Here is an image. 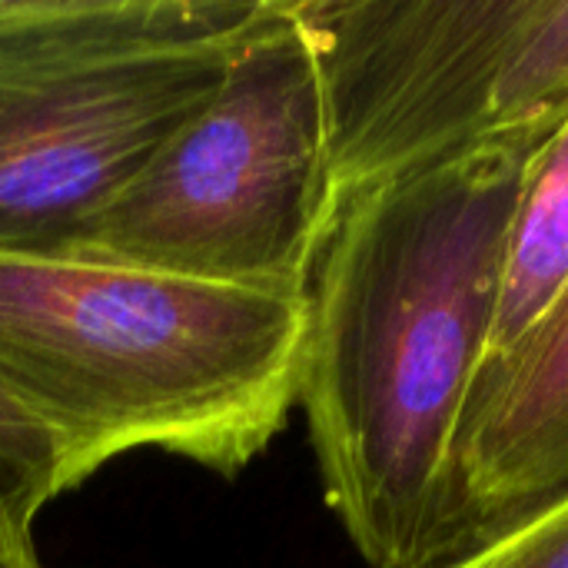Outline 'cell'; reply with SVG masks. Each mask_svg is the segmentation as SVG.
<instances>
[{
	"mask_svg": "<svg viewBox=\"0 0 568 568\" xmlns=\"http://www.w3.org/2000/svg\"><path fill=\"white\" fill-rule=\"evenodd\" d=\"M0 568H43L37 562L30 532L27 536H13L7 542H0Z\"/></svg>",
	"mask_w": 568,
	"mask_h": 568,
	"instance_id": "10",
	"label": "cell"
},
{
	"mask_svg": "<svg viewBox=\"0 0 568 568\" xmlns=\"http://www.w3.org/2000/svg\"><path fill=\"white\" fill-rule=\"evenodd\" d=\"M559 120L343 206L300 379L323 493L369 568H433L456 433L499 313L526 170Z\"/></svg>",
	"mask_w": 568,
	"mask_h": 568,
	"instance_id": "1",
	"label": "cell"
},
{
	"mask_svg": "<svg viewBox=\"0 0 568 568\" xmlns=\"http://www.w3.org/2000/svg\"><path fill=\"white\" fill-rule=\"evenodd\" d=\"M339 213L316 50L296 0H273L213 100L63 260L306 296Z\"/></svg>",
	"mask_w": 568,
	"mask_h": 568,
	"instance_id": "4",
	"label": "cell"
},
{
	"mask_svg": "<svg viewBox=\"0 0 568 568\" xmlns=\"http://www.w3.org/2000/svg\"><path fill=\"white\" fill-rule=\"evenodd\" d=\"M439 568H568V493L499 539Z\"/></svg>",
	"mask_w": 568,
	"mask_h": 568,
	"instance_id": "9",
	"label": "cell"
},
{
	"mask_svg": "<svg viewBox=\"0 0 568 568\" xmlns=\"http://www.w3.org/2000/svg\"><path fill=\"white\" fill-rule=\"evenodd\" d=\"M343 206L568 113V0H296Z\"/></svg>",
	"mask_w": 568,
	"mask_h": 568,
	"instance_id": "5",
	"label": "cell"
},
{
	"mask_svg": "<svg viewBox=\"0 0 568 568\" xmlns=\"http://www.w3.org/2000/svg\"><path fill=\"white\" fill-rule=\"evenodd\" d=\"M306 326V296L0 253V389L73 486L143 446L246 469L300 406Z\"/></svg>",
	"mask_w": 568,
	"mask_h": 568,
	"instance_id": "2",
	"label": "cell"
},
{
	"mask_svg": "<svg viewBox=\"0 0 568 568\" xmlns=\"http://www.w3.org/2000/svg\"><path fill=\"white\" fill-rule=\"evenodd\" d=\"M568 280V113L536 150L509 230L506 276L486 363L506 356Z\"/></svg>",
	"mask_w": 568,
	"mask_h": 568,
	"instance_id": "7",
	"label": "cell"
},
{
	"mask_svg": "<svg viewBox=\"0 0 568 568\" xmlns=\"http://www.w3.org/2000/svg\"><path fill=\"white\" fill-rule=\"evenodd\" d=\"M73 489L60 439L0 389V542L27 536L33 516Z\"/></svg>",
	"mask_w": 568,
	"mask_h": 568,
	"instance_id": "8",
	"label": "cell"
},
{
	"mask_svg": "<svg viewBox=\"0 0 568 568\" xmlns=\"http://www.w3.org/2000/svg\"><path fill=\"white\" fill-rule=\"evenodd\" d=\"M568 493V280L523 339L479 369L446 476L433 568Z\"/></svg>",
	"mask_w": 568,
	"mask_h": 568,
	"instance_id": "6",
	"label": "cell"
},
{
	"mask_svg": "<svg viewBox=\"0 0 568 568\" xmlns=\"http://www.w3.org/2000/svg\"><path fill=\"white\" fill-rule=\"evenodd\" d=\"M273 0H0V253L63 260Z\"/></svg>",
	"mask_w": 568,
	"mask_h": 568,
	"instance_id": "3",
	"label": "cell"
}]
</instances>
